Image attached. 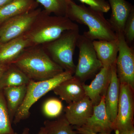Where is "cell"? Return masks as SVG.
<instances>
[{
	"instance_id": "1",
	"label": "cell",
	"mask_w": 134,
	"mask_h": 134,
	"mask_svg": "<svg viewBox=\"0 0 134 134\" xmlns=\"http://www.w3.org/2000/svg\"><path fill=\"white\" fill-rule=\"evenodd\" d=\"M66 16L73 22L88 26V31L83 34L92 41H110L117 38V36L104 13L92 9L83 4L78 5L69 0Z\"/></svg>"
},
{
	"instance_id": "2",
	"label": "cell",
	"mask_w": 134,
	"mask_h": 134,
	"mask_svg": "<svg viewBox=\"0 0 134 134\" xmlns=\"http://www.w3.org/2000/svg\"><path fill=\"white\" fill-rule=\"evenodd\" d=\"M12 64L34 81L47 80L64 71L47 53L40 49L24 52Z\"/></svg>"
},
{
	"instance_id": "3",
	"label": "cell",
	"mask_w": 134,
	"mask_h": 134,
	"mask_svg": "<svg viewBox=\"0 0 134 134\" xmlns=\"http://www.w3.org/2000/svg\"><path fill=\"white\" fill-rule=\"evenodd\" d=\"M42 11L43 21L29 30L25 35L31 44H48L59 37L65 32L79 28L78 25L66 16H50Z\"/></svg>"
},
{
	"instance_id": "4",
	"label": "cell",
	"mask_w": 134,
	"mask_h": 134,
	"mask_svg": "<svg viewBox=\"0 0 134 134\" xmlns=\"http://www.w3.org/2000/svg\"><path fill=\"white\" fill-rule=\"evenodd\" d=\"M73 76L74 74L72 72L64 71L47 80H31L27 85L24 100L15 115L13 123L16 125L29 118L30 114V110L36 102L47 93L53 91L60 83L71 78Z\"/></svg>"
},
{
	"instance_id": "5",
	"label": "cell",
	"mask_w": 134,
	"mask_h": 134,
	"mask_svg": "<svg viewBox=\"0 0 134 134\" xmlns=\"http://www.w3.org/2000/svg\"><path fill=\"white\" fill-rule=\"evenodd\" d=\"M79 34V28L65 32L58 39L47 44V49L52 60L64 70L74 74V55Z\"/></svg>"
},
{
	"instance_id": "6",
	"label": "cell",
	"mask_w": 134,
	"mask_h": 134,
	"mask_svg": "<svg viewBox=\"0 0 134 134\" xmlns=\"http://www.w3.org/2000/svg\"><path fill=\"white\" fill-rule=\"evenodd\" d=\"M92 41L83 34H79L77 41L79 58L74 76L83 82L97 74L103 67L97 56Z\"/></svg>"
},
{
	"instance_id": "7",
	"label": "cell",
	"mask_w": 134,
	"mask_h": 134,
	"mask_svg": "<svg viewBox=\"0 0 134 134\" xmlns=\"http://www.w3.org/2000/svg\"><path fill=\"white\" fill-rule=\"evenodd\" d=\"M134 89L127 84H120L117 116L113 123L115 134L134 130Z\"/></svg>"
},
{
	"instance_id": "8",
	"label": "cell",
	"mask_w": 134,
	"mask_h": 134,
	"mask_svg": "<svg viewBox=\"0 0 134 134\" xmlns=\"http://www.w3.org/2000/svg\"><path fill=\"white\" fill-rule=\"evenodd\" d=\"M36 9L13 17L0 26V43H5L24 35L33 25L41 12Z\"/></svg>"
},
{
	"instance_id": "9",
	"label": "cell",
	"mask_w": 134,
	"mask_h": 134,
	"mask_svg": "<svg viewBox=\"0 0 134 134\" xmlns=\"http://www.w3.org/2000/svg\"><path fill=\"white\" fill-rule=\"evenodd\" d=\"M119 52L116 61V71L120 83L129 85L134 89V52L128 44L123 33L116 34Z\"/></svg>"
},
{
	"instance_id": "10",
	"label": "cell",
	"mask_w": 134,
	"mask_h": 134,
	"mask_svg": "<svg viewBox=\"0 0 134 134\" xmlns=\"http://www.w3.org/2000/svg\"><path fill=\"white\" fill-rule=\"evenodd\" d=\"M105 96L97 105H93V112L84 125L75 128L79 134H110L113 131V123L106 111Z\"/></svg>"
},
{
	"instance_id": "11",
	"label": "cell",
	"mask_w": 134,
	"mask_h": 134,
	"mask_svg": "<svg viewBox=\"0 0 134 134\" xmlns=\"http://www.w3.org/2000/svg\"><path fill=\"white\" fill-rule=\"evenodd\" d=\"M93 105L87 96L68 104L64 111L65 118L72 126L79 127L85 124L93 112Z\"/></svg>"
},
{
	"instance_id": "12",
	"label": "cell",
	"mask_w": 134,
	"mask_h": 134,
	"mask_svg": "<svg viewBox=\"0 0 134 134\" xmlns=\"http://www.w3.org/2000/svg\"><path fill=\"white\" fill-rule=\"evenodd\" d=\"M111 78V66L103 67L96 75L90 84H83L85 95L91 100L93 105L100 102L105 96Z\"/></svg>"
},
{
	"instance_id": "13",
	"label": "cell",
	"mask_w": 134,
	"mask_h": 134,
	"mask_svg": "<svg viewBox=\"0 0 134 134\" xmlns=\"http://www.w3.org/2000/svg\"><path fill=\"white\" fill-rule=\"evenodd\" d=\"M83 82L73 76L62 82L53 90L54 93L68 104L80 100L86 96Z\"/></svg>"
},
{
	"instance_id": "14",
	"label": "cell",
	"mask_w": 134,
	"mask_h": 134,
	"mask_svg": "<svg viewBox=\"0 0 134 134\" xmlns=\"http://www.w3.org/2000/svg\"><path fill=\"white\" fill-rule=\"evenodd\" d=\"M30 45L25 35L3 43H0V65H11Z\"/></svg>"
},
{
	"instance_id": "15",
	"label": "cell",
	"mask_w": 134,
	"mask_h": 134,
	"mask_svg": "<svg viewBox=\"0 0 134 134\" xmlns=\"http://www.w3.org/2000/svg\"><path fill=\"white\" fill-rule=\"evenodd\" d=\"M111 14L108 20L115 33H123L125 23L133 6L126 0H108Z\"/></svg>"
},
{
	"instance_id": "16",
	"label": "cell",
	"mask_w": 134,
	"mask_h": 134,
	"mask_svg": "<svg viewBox=\"0 0 134 134\" xmlns=\"http://www.w3.org/2000/svg\"><path fill=\"white\" fill-rule=\"evenodd\" d=\"M120 82L116 71V62L111 66V78L105 96L106 111L113 123L117 116L119 98Z\"/></svg>"
},
{
	"instance_id": "17",
	"label": "cell",
	"mask_w": 134,
	"mask_h": 134,
	"mask_svg": "<svg viewBox=\"0 0 134 134\" xmlns=\"http://www.w3.org/2000/svg\"><path fill=\"white\" fill-rule=\"evenodd\" d=\"M97 56L103 67H111L116 62L119 52L118 38L114 40H96L92 41Z\"/></svg>"
},
{
	"instance_id": "18",
	"label": "cell",
	"mask_w": 134,
	"mask_h": 134,
	"mask_svg": "<svg viewBox=\"0 0 134 134\" xmlns=\"http://www.w3.org/2000/svg\"><path fill=\"white\" fill-rule=\"evenodd\" d=\"M10 119L12 123L16 114L24 100L27 85L5 87L2 89Z\"/></svg>"
},
{
	"instance_id": "19",
	"label": "cell",
	"mask_w": 134,
	"mask_h": 134,
	"mask_svg": "<svg viewBox=\"0 0 134 134\" xmlns=\"http://www.w3.org/2000/svg\"><path fill=\"white\" fill-rule=\"evenodd\" d=\"M35 0H13L0 9V26L8 19L37 8Z\"/></svg>"
},
{
	"instance_id": "20",
	"label": "cell",
	"mask_w": 134,
	"mask_h": 134,
	"mask_svg": "<svg viewBox=\"0 0 134 134\" xmlns=\"http://www.w3.org/2000/svg\"><path fill=\"white\" fill-rule=\"evenodd\" d=\"M26 74L13 64L8 66L0 80V90L5 87L27 85L30 81Z\"/></svg>"
},
{
	"instance_id": "21",
	"label": "cell",
	"mask_w": 134,
	"mask_h": 134,
	"mask_svg": "<svg viewBox=\"0 0 134 134\" xmlns=\"http://www.w3.org/2000/svg\"><path fill=\"white\" fill-rule=\"evenodd\" d=\"M44 125L47 134H79L74 130L64 114L54 120L45 121Z\"/></svg>"
},
{
	"instance_id": "22",
	"label": "cell",
	"mask_w": 134,
	"mask_h": 134,
	"mask_svg": "<svg viewBox=\"0 0 134 134\" xmlns=\"http://www.w3.org/2000/svg\"><path fill=\"white\" fill-rule=\"evenodd\" d=\"M5 96L0 90V134H15L12 127Z\"/></svg>"
},
{
	"instance_id": "23",
	"label": "cell",
	"mask_w": 134,
	"mask_h": 134,
	"mask_svg": "<svg viewBox=\"0 0 134 134\" xmlns=\"http://www.w3.org/2000/svg\"><path fill=\"white\" fill-rule=\"evenodd\" d=\"M44 8L50 14L54 13L58 16H66L67 7L69 0H35Z\"/></svg>"
},
{
	"instance_id": "24",
	"label": "cell",
	"mask_w": 134,
	"mask_h": 134,
	"mask_svg": "<svg viewBox=\"0 0 134 134\" xmlns=\"http://www.w3.org/2000/svg\"><path fill=\"white\" fill-rule=\"evenodd\" d=\"M63 110L62 102L55 98H51L46 100L42 107L43 115L50 119L58 118L61 115Z\"/></svg>"
},
{
	"instance_id": "25",
	"label": "cell",
	"mask_w": 134,
	"mask_h": 134,
	"mask_svg": "<svg viewBox=\"0 0 134 134\" xmlns=\"http://www.w3.org/2000/svg\"><path fill=\"white\" fill-rule=\"evenodd\" d=\"M123 33L126 42L130 46L134 40V8L125 23Z\"/></svg>"
},
{
	"instance_id": "26",
	"label": "cell",
	"mask_w": 134,
	"mask_h": 134,
	"mask_svg": "<svg viewBox=\"0 0 134 134\" xmlns=\"http://www.w3.org/2000/svg\"><path fill=\"white\" fill-rule=\"evenodd\" d=\"M82 3L86 4L89 7L97 11L106 13L110 9L109 3L106 0H78Z\"/></svg>"
},
{
	"instance_id": "27",
	"label": "cell",
	"mask_w": 134,
	"mask_h": 134,
	"mask_svg": "<svg viewBox=\"0 0 134 134\" xmlns=\"http://www.w3.org/2000/svg\"><path fill=\"white\" fill-rule=\"evenodd\" d=\"M13 0H0V9L12 2Z\"/></svg>"
},
{
	"instance_id": "28",
	"label": "cell",
	"mask_w": 134,
	"mask_h": 134,
	"mask_svg": "<svg viewBox=\"0 0 134 134\" xmlns=\"http://www.w3.org/2000/svg\"><path fill=\"white\" fill-rule=\"evenodd\" d=\"M8 66L0 65V80H1V77L2 76L3 74L7 69Z\"/></svg>"
},
{
	"instance_id": "29",
	"label": "cell",
	"mask_w": 134,
	"mask_h": 134,
	"mask_svg": "<svg viewBox=\"0 0 134 134\" xmlns=\"http://www.w3.org/2000/svg\"><path fill=\"white\" fill-rule=\"evenodd\" d=\"M38 134H47L46 133L45 129L44 127H41L40 130Z\"/></svg>"
},
{
	"instance_id": "30",
	"label": "cell",
	"mask_w": 134,
	"mask_h": 134,
	"mask_svg": "<svg viewBox=\"0 0 134 134\" xmlns=\"http://www.w3.org/2000/svg\"><path fill=\"white\" fill-rule=\"evenodd\" d=\"M21 134H30V129L28 128H26L24 129L23 132Z\"/></svg>"
}]
</instances>
